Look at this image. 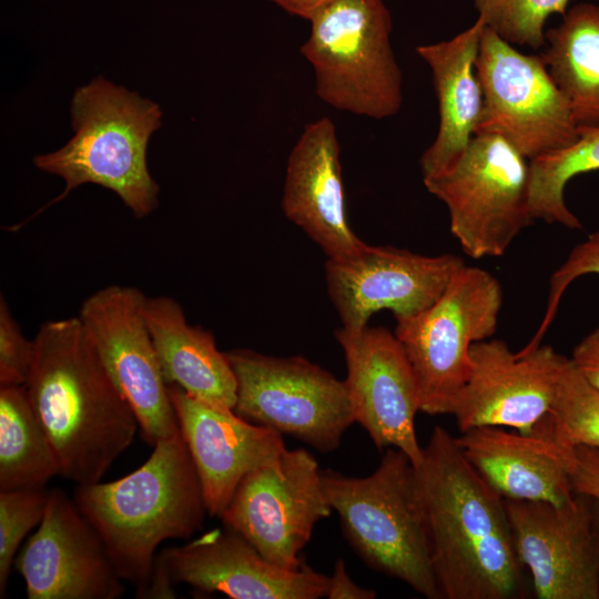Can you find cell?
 I'll use <instances>...</instances> for the list:
<instances>
[{
	"label": "cell",
	"mask_w": 599,
	"mask_h": 599,
	"mask_svg": "<svg viewBox=\"0 0 599 599\" xmlns=\"http://www.w3.org/2000/svg\"><path fill=\"white\" fill-rule=\"evenodd\" d=\"M434 575L443 599L524 596L505 499L437 425L415 466Z\"/></svg>",
	"instance_id": "cell-1"
},
{
	"label": "cell",
	"mask_w": 599,
	"mask_h": 599,
	"mask_svg": "<svg viewBox=\"0 0 599 599\" xmlns=\"http://www.w3.org/2000/svg\"><path fill=\"white\" fill-rule=\"evenodd\" d=\"M26 389L60 465L77 485L100 481L131 445L138 419L79 316L44 322Z\"/></svg>",
	"instance_id": "cell-2"
},
{
	"label": "cell",
	"mask_w": 599,
	"mask_h": 599,
	"mask_svg": "<svg viewBox=\"0 0 599 599\" xmlns=\"http://www.w3.org/2000/svg\"><path fill=\"white\" fill-rule=\"evenodd\" d=\"M73 500L97 530L123 581L146 586L158 547L189 538L202 527L206 507L180 428L160 439L149 459L109 483L77 485Z\"/></svg>",
	"instance_id": "cell-3"
},
{
	"label": "cell",
	"mask_w": 599,
	"mask_h": 599,
	"mask_svg": "<svg viewBox=\"0 0 599 599\" xmlns=\"http://www.w3.org/2000/svg\"><path fill=\"white\" fill-rule=\"evenodd\" d=\"M161 115L156 103L102 77L78 88L71 105L74 135L55 152L33 159L39 170L65 183L43 209L93 183L113 191L135 217L149 215L158 206L159 185L149 172L146 151Z\"/></svg>",
	"instance_id": "cell-4"
},
{
	"label": "cell",
	"mask_w": 599,
	"mask_h": 599,
	"mask_svg": "<svg viewBox=\"0 0 599 599\" xmlns=\"http://www.w3.org/2000/svg\"><path fill=\"white\" fill-rule=\"evenodd\" d=\"M322 485L342 534L373 570L400 580L427 599H440L416 468L387 448L368 476L322 469Z\"/></svg>",
	"instance_id": "cell-5"
},
{
	"label": "cell",
	"mask_w": 599,
	"mask_h": 599,
	"mask_svg": "<svg viewBox=\"0 0 599 599\" xmlns=\"http://www.w3.org/2000/svg\"><path fill=\"white\" fill-rule=\"evenodd\" d=\"M300 51L314 71L317 97L332 108L382 120L403 103V74L383 0H329L308 19Z\"/></svg>",
	"instance_id": "cell-6"
},
{
	"label": "cell",
	"mask_w": 599,
	"mask_h": 599,
	"mask_svg": "<svg viewBox=\"0 0 599 599\" xmlns=\"http://www.w3.org/2000/svg\"><path fill=\"white\" fill-rule=\"evenodd\" d=\"M502 288L488 271L464 264L424 311L395 318L394 334L416 378L420 412L450 415L470 372V347L497 329Z\"/></svg>",
	"instance_id": "cell-7"
},
{
	"label": "cell",
	"mask_w": 599,
	"mask_h": 599,
	"mask_svg": "<svg viewBox=\"0 0 599 599\" xmlns=\"http://www.w3.org/2000/svg\"><path fill=\"white\" fill-rule=\"evenodd\" d=\"M449 214V230L471 258L501 256L534 221L529 163L497 134H476L447 169L423 179Z\"/></svg>",
	"instance_id": "cell-8"
},
{
	"label": "cell",
	"mask_w": 599,
	"mask_h": 599,
	"mask_svg": "<svg viewBox=\"0 0 599 599\" xmlns=\"http://www.w3.org/2000/svg\"><path fill=\"white\" fill-rule=\"evenodd\" d=\"M226 356L236 377L238 416L322 454L339 447L355 423L345 380L300 355L236 348Z\"/></svg>",
	"instance_id": "cell-9"
},
{
	"label": "cell",
	"mask_w": 599,
	"mask_h": 599,
	"mask_svg": "<svg viewBox=\"0 0 599 599\" xmlns=\"http://www.w3.org/2000/svg\"><path fill=\"white\" fill-rule=\"evenodd\" d=\"M475 68L483 91L476 134H497L529 161L577 141L570 104L541 55L520 52L485 26Z\"/></svg>",
	"instance_id": "cell-10"
},
{
	"label": "cell",
	"mask_w": 599,
	"mask_h": 599,
	"mask_svg": "<svg viewBox=\"0 0 599 599\" xmlns=\"http://www.w3.org/2000/svg\"><path fill=\"white\" fill-rule=\"evenodd\" d=\"M321 474L309 451L286 449L277 460L241 480L221 517L223 525L275 565L302 567L301 552L314 527L332 512Z\"/></svg>",
	"instance_id": "cell-11"
},
{
	"label": "cell",
	"mask_w": 599,
	"mask_h": 599,
	"mask_svg": "<svg viewBox=\"0 0 599 599\" xmlns=\"http://www.w3.org/2000/svg\"><path fill=\"white\" fill-rule=\"evenodd\" d=\"M144 300L135 287L109 285L85 298L78 316L145 441L154 446L179 424L144 318Z\"/></svg>",
	"instance_id": "cell-12"
},
{
	"label": "cell",
	"mask_w": 599,
	"mask_h": 599,
	"mask_svg": "<svg viewBox=\"0 0 599 599\" xmlns=\"http://www.w3.org/2000/svg\"><path fill=\"white\" fill-rule=\"evenodd\" d=\"M464 264L455 254L423 255L390 245L365 244L351 256L327 258L324 275L341 327L359 329L383 309L390 311L395 318L424 311Z\"/></svg>",
	"instance_id": "cell-13"
},
{
	"label": "cell",
	"mask_w": 599,
	"mask_h": 599,
	"mask_svg": "<svg viewBox=\"0 0 599 599\" xmlns=\"http://www.w3.org/2000/svg\"><path fill=\"white\" fill-rule=\"evenodd\" d=\"M345 379L355 423L377 449L396 448L417 466L423 459L415 427L419 393L408 358L395 334L384 327H339Z\"/></svg>",
	"instance_id": "cell-14"
},
{
	"label": "cell",
	"mask_w": 599,
	"mask_h": 599,
	"mask_svg": "<svg viewBox=\"0 0 599 599\" xmlns=\"http://www.w3.org/2000/svg\"><path fill=\"white\" fill-rule=\"evenodd\" d=\"M591 498L565 505L505 499L515 550L538 599H599V548Z\"/></svg>",
	"instance_id": "cell-15"
},
{
	"label": "cell",
	"mask_w": 599,
	"mask_h": 599,
	"mask_svg": "<svg viewBox=\"0 0 599 599\" xmlns=\"http://www.w3.org/2000/svg\"><path fill=\"white\" fill-rule=\"evenodd\" d=\"M564 358L548 345L514 353L500 339L474 343L469 376L450 413L460 433L480 426L531 433L550 412Z\"/></svg>",
	"instance_id": "cell-16"
},
{
	"label": "cell",
	"mask_w": 599,
	"mask_h": 599,
	"mask_svg": "<svg viewBox=\"0 0 599 599\" xmlns=\"http://www.w3.org/2000/svg\"><path fill=\"white\" fill-rule=\"evenodd\" d=\"M14 567L29 599H116L124 592L101 537L60 489L48 491L44 516Z\"/></svg>",
	"instance_id": "cell-17"
},
{
	"label": "cell",
	"mask_w": 599,
	"mask_h": 599,
	"mask_svg": "<svg viewBox=\"0 0 599 599\" xmlns=\"http://www.w3.org/2000/svg\"><path fill=\"white\" fill-rule=\"evenodd\" d=\"M175 585L223 593L232 599L325 598L329 576L307 565L287 569L266 559L248 540L224 526L156 555Z\"/></svg>",
	"instance_id": "cell-18"
},
{
	"label": "cell",
	"mask_w": 599,
	"mask_h": 599,
	"mask_svg": "<svg viewBox=\"0 0 599 599\" xmlns=\"http://www.w3.org/2000/svg\"><path fill=\"white\" fill-rule=\"evenodd\" d=\"M167 390L206 511L221 518L241 480L284 454L283 435L231 408L199 400L176 385H167Z\"/></svg>",
	"instance_id": "cell-19"
},
{
	"label": "cell",
	"mask_w": 599,
	"mask_h": 599,
	"mask_svg": "<svg viewBox=\"0 0 599 599\" xmlns=\"http://www.w3.org/2000/svg\"><path fill=\"white\" fill-rule=\"evenodd\" d=\"M339 154L332 120L308 123L288 154L281 201L284 215L331 260L351 256L366 244L348 223Z\"/></svg>",
	"instance_id": "cell-20"
},
{
	"label": "cell",
	"mask_w": 599,
	"mask_h": 599,
	"mask_svg": "<svg viewBox=\"0 0 599 599\" xmlns=\"http://www.w3.org/2000/svg\"><path fill=\"white\" fill-rule=\"evenodd\" d=\"M456 441L467 461L504 499L560 506L576 495L546 417L529 434L480 426L463 432Z\"/></svg>",
	"instance_id": "cell-21"
},
{
	"label": "cell",
	"mask_w": 599,
	"mask_h": 599,
	"mask_svg": "<svg viewBox=\"0 0 599 599\" xmlns=\"http://www.w3.org/2000/svg\"><path fill=\"white\" fill-rule=\"evenodd\" d=\"M485 26L477 17L449 40L416 47L430 69L439 114L437 135L419 160L423 179L450 166L476 134L483 91L475 65Z\"/></svg>",
	"instance_id": "cell-22"
},
{
	"label": "cell",
	"mask_w": 599,
	"mask_h": 599,
	"mask_svg": "<svg viewBox=\"0 0 599 599\" xmlns=\"http://www.w3.org/2000/svg\"><path fill=\"white\" fill-rule=\"evenodd\" d=\"M143 313L166 384L234 409L236 377L212 332L189 324L182 306L169 296H145Z\"/></svg>",
	"instance_id": "cell-23"
},
{
	"label": "cell",
	"mask_w": 599,
	"mask_h": 599,
	"mask_svg": "<svg viewBox=\"0 0 599 599\" xmlns=\"http://www.w3.org/2000/svg\"><path fill=\"white\" fill-rule=\"evenodd\" d=\"M541 58L578 128L599 126V4L580 2L546 31Z\"/></svg>",
	"instance_id": "cell-24"
},
{
	"label": "cell",
	"mask_w": 599,
	"mask_h": 599,
	"mask_svg": "<svg viewBox=\"0 0 599 599\" xmlns=\"http://www.w3.org/2000/svg\"><path fill=\"white\" fill-rule=\"evenodd\" d=\"M60 465L26 386L0 388V491L39 489Z\"/></svg>",
	"instance_id": "cell-25"
},
{
	"label": "cell",
	"mask_w": 599,
	"mask_h": 599,
	"mask_svg": "<svg viewBox=\"0 0 599 599\" xmlns=\"http://www.w3.org/2000/svg\"><path fill=\"white\" fill-rule=\"evenodd\" d=\"M599 170V126L579 128L577 141L529 161V207L535 220L580 230L579 219L569 210L565 189L569 181Z\"/></svg>",
	"instance_id": "cell-26"
},
{
	"label": "cell",
	"mask_w": 599,
	"mask_h": 599,
	"mask_svg": "<svg viewBox=\"0 0 599 599\" xmlns=\"http://www.w3.org/2000/svg\"><path fill=\"white\" fill-rule=\"evenodd\" d=\"M546 422L558 446L599 449V389L570 357L565 356L561 364Z\"/></svg>",
	"instance_id": "cell-27"
},
{
	"label": "cell",
	"mask_w": 599,
	"mask_h": 599,
	"mask_svg": "<svg viewBox=\"0 0 599 599\" xmlns=\"http://www.w3.org/2000/svg\"><path fill=\"white\" fill-rule=\"evenodd\" d=\"M486 27L511 44L540 49L546 44L545 24L564 16L573 0H471Z\"/></svg>",
	"instance_id": "cell-28"
},
{
	"label": "cell",
	"mask_w": 599,
	"mask_h": 599,
	"mask_svg": "<svg viewBox=\"0 0 599 599\" xmlns=\"http://www.w3.org/2000/svg\"><path fill=\"white\" fill-rule=\"evenodd\" d=\"M47 501L43 488L0 491V598L7 595L14 555L27 534L41 522Z\"/></svg>",
	"instance_id": "cell-29"
},
{
	"label": "cell",
	"mask_w": 599,
	"mask_h": 599,
	"mask_svg": "<svg viewBox=\"0 0 599 599\" xmlns=\"http://www.w3.org/2000/svg\"><path fill=\"white\" fill-rule=\"evenodd\" d=\"M599 275V230L578 243L569 252L567 258L552 273L549 280L548 296L544 317L529 343L525 346L532 349L541 345L545 334L551 326L568 287L585 275Z\"/></svg>",
	"instance_id": "cell-30"
},
{
	"label": "cell",
	"mask_w": 599,
	"mask_h": 599,
	"mask_svg": "<svg viewBox=\"0 0 599 599\" xmlns=\"http://www.w3.org/2000/svg\"><path fill=\"white\" fill-rule=\"evenodd\" d=\"M35 356L34 339L29 341L0 297V386H24Z\"/></svg>",
	"instance_id": "cell-31"
},
{
	"label": "cell",
	"mask_w": 599,
	"mask_h": 599,
	"mask_svg": "<svg viewBox=\"0 0 599 599\" xmlns=\"http://www.w3.org/2000/svg\"><path fill=\"white\" fill-rule=\"evenodd\" d=\"M576 494L599 499V449L588 446H558Z\"/></svg>",
	"instance_id": "cell-32"
},
{
	"label": "cell",
	"mask_w": 599,
	"mask_h": 599,
	"mask_svg": "<svg viewBox=\"0 0 599 599\" xmlns=\"http://www.w3.org/2000/svg\"><path fill=\"white\" fill-rule=\"evenodd\" d=\"M570 358L579 372L599 389V326L575 346Z\"/></svg>",
	"instance_id": "cell-33"
},
{
	"label": "cell",
	"mask_w": 599,
	"mask_h": 599,
	"mask_svg": "<svg viewBox=\"0 0 599 599\" xmlns=\"http://www.w3.org/2000/svg\"><path fill=\"white\" fill-rule=\"evenodd\" d=\"M377 592L356 583L348 575L345 561L338 558L329 576L326 597L328 599H374Z\"/></svg>",
	"instance_id": "cell-34"
},
{
	"label": "cell",
	"mask_w": 599,
	"mask_h": 599,
	"mask_svg": "<svg viewBox=\"0 0 599 599\" xmlns=\"http://www.w3.org/2000/svg\"><path fill=\"white\" fill-rule=\"evenodd\" d=\"M290 14L308 19L318 8L329 0H270Z\"/></svg>",
	"instance_id": "cell-35"
},
{
	"label": "cell",
	"mask_w": 599,
	"mask_h": 599,
	"mask_svg": "<svg viewBox=\"0 0 599 599\" xmlns=\"http://www.w3.org/2000/svg\"><path fill=\"white\" fill-rule=\"evenodd\" d=\"M591 498V497H590ZM591 520L599 548V499L591 498Z\"/></svg>",
	"instance_id": "cell-36"
}]
</instances>
